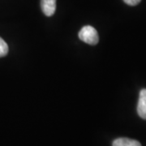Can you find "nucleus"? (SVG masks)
Instances as JSON below:
<instances>
[{
    "label": "nucleus",
    "mask_w": 146,
    "mask_h": 146,
    "mask_svg": "<svg viewBox=\"0 0 146 146\" xmlns=\"http://www.w3.org/2000/svg\"><path fill=\"white\" fill-rule=\"evenodd\" d=\"M141 0H123V2L129 6H136L141 3Z\"/></svg>",
    "instance_id": "6"
},
{
    "label": "nucleus",
    "mask_w": 146,
    "mask_h": 146,
    "mask_svg": "<svg viewBox=\"0 0 146 146\" xmlns=\"http://www.w3.org/2000/svg\"><path fill=\"white\" fill-rule=\"evenodd\" d=\"M137 113L141 119L146 120V89H141L137 104Z\"/></svg>",
    "instance_id": "2"
},
{
    "label": "nucleus",
    "mask_w": 146,
    "mask_h": 146,
    "mask_svg": "<svg viewBox=\"0 0 146 146\" xmlns=\"http://www.w3.org/2000/svg\"><path fill=\"white\" fill-rule=\"evenodd\" d=\"M79 38L89 45H96L99 41L98 31L90 25L84 26L79 32Z\"/></svg>",
    "instance_id": "1"
},
{
    "label": "nucleus",
    "mask_w": 146,
    "mask_h": 146,
    "mask_svg": "<svg viewBox=\"0 0 146 146\" xmlns=\"http://www.w3.org/2000/svg\"><path fill=\"white\" fill-rule=\"evenodd\" d=\"M112 146H141V144L136 140L122 137L113 141Z\"/></svg>",
    "instance_id": "4"
},
{
    "label": "nucleus",
    "mask_w": 146,
    "mask_h": 146,
    "mask_svg": "<svg viewBox=\"0 0 146 146\" xmlns=\"http://www.w3.org/2000/svg\"><path fill=\"white\" fill-rule=\"evenodd\" d=\"M41 7L46 16H53L56 10V0H41Z\"/></svg>",
    "instance_id": "3"
},
{
    "label": "nucleus",
    "mask_w": 146,
    "mask_h": 146,
    "mask_svg": "<svg viewBox=\"0 0 146 146\" xmlns=\"http://www.w3.org/2000/svg\"><path fill=\"white\" fill-rule=\"evenodd\" d=\"M8 53V46L5 41L0 37V57H4Z\"/></svg>",
    "instance_id": "5"
}]
</instances>
